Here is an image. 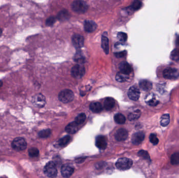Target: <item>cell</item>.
I'll list each match as a JSON object with an SVG mask.
<instances>
[{"label":"cell","instance_id":"cell-1","mask_svg":"<svg viewBox=\"0 0 179 178\" xmlns=\"http://www.w3.org/2000/svg\"><path fill=\"white\" fill-rule=\"evenodd\" d=\"M58 98L63 103H68L74 99V93L71 90L64 89L59 93Z\"/></svg>","mask_w":179,"mask_h":178},{"label":"cell","instance_id":"cell-2","mask_svg":"<svg viewBox=\"0 0 179 178\" xmlns=\"http://www.w3.org/2000/svg\"><path fill=\"white\" fill-rule=\"evenodd\" d=\"M133 165V161L127 158L119 159L116 163V166L120 170H126L129 169Z\"/></svg>","mask_w":179,"mask_h":178},{"label":"cell","instance_id":"cell-3","mask_svg":"<svg viewBox=\"0 0 179 178\" xmlns=\"http://www.w3.org/2000/svg\"><path fill=\"white\" fill-rule=\"evenodd\" d=\"M88 5L86 2L82 1H76L72 4L73 10L78 13H84L88 9Z\"/></svg>","mask_w":179,"mask_h":178},{"label":"cell","instance_id":"cell-4","mask_svg":"<svg viewBox=\"0 0 179 178\" xmlns=\"http://www.w3.org/2000/svg\"><path fill=\"white\" fill-rule=\"evenodd\" d=\"M45 174L51 178L56 176L57 174V167L56 164L53 161H50L46 164L44 168Z\"/></svg>","mask_w":179,"mask_h":178},{"label":"cell","instance_id":"cell-5","mask_svg":"<svg viewBox=\"0 0 179 178\" xmlns=\"http://www.w3.org/2000/svg\"><path fill=\"white\" fill-rule=\"evenodd\" d=\"M12 146L15 150L18 151L23 150L26 148V142L23 138H15L12 143Z\"/></svg>","mask_w":179,"mask_h":178},{"label":"cell","instance_id":"cell-6","mask_svg":"<svg viewBox=\"0 0 179 178\" xmlns=\"http://www.w3.org/2000/svg\"><path fill=\"white\" fill-rule=\"evenodd\" d=\"M164 78L168 79H176L179 77V72L174 68H167L163 72Z\"/></svg>","mask_w":179,"mask_h":178},{"label":"cell","instance_id":"cell-7","mask_svg":"<svg viewBox=\"0 0 179 178\" xmlns=\"http://www.w3.org/2000/svg\"><path fill=\"white\" fill-rule=\"evenodd\" d=\"M32 102L36 107L43 108L46 104V99L43 95L38 93L33 97Z\"/></svg>","mask_w":179,"mask_h":178},{"label":"cell","instance_id":"cell-8","mask_svg":"<svg viewBox=\"0 0 179 178\" xmlns=\"http://www.w3.org/2000/svg\"><path fill=\"white\" fill-rule=\"evenodd\" d=\"M85 69L80 65H76L71 69V74L73 77L80 78L85 74Z\"/></svg>","mask_w":179,"mask_h":178},{"label":"cell","instance_id":"cell-9","mask_svg":"<svg viewBox=\"0 0 179 178\" xmlns=\"http://www.w3.org/2000/svg\"><path fill=\"white\" fill-rule=\"evenodd\" d=\"M140 95V90L136 86H133L130 87L128 92V96L130 99L134 101L138 100Z\"/></svg>","mask_w":179,"mask_h":178},{"label":"cell","instance_id":"cell-10","mask_svg":"<svg viewBox=\"0 0 179 178\" xmlns=\"http://www.w3.org/2000/svg\"><path fill=\"white\" fill-rule=\"evenodd\" d=\"M72 41L76 49H80L84 46V40L83 36L79 34H75L72 36Z\"/></svg>","mask_w":179,"mask_h":178},{"label":"cell","instance_id":"cell-11","mask_svg":"<svg viewBox=\"0 0 179 178\" xmlns=\"http://www.w3.org/2000/svg\"><path fill=\"white\" fill-rule=\"evenodd\" d=\"M96 146L100 150H105L107 147V138L104 136L99 135L96 138Z\"/></svg>","mask_w":179,"mask_h":178},{"label":"cell","instance_id":"cell-12","mask_svg":"<svg viewBox=\"0 0 179 178\" xmlns=\"http://www.w3.org/2000/svg\"><path fill=\"white\" fill-rule=\"evenodd\" d=\"M61 175L64 178H69L74 172V168L67 165H63L61 169Z\"/></svg>","mask_w":179,"mask_h":178},{"label":"cell","instance_id":"cell-13","mask_svg":"<svg viewBox=\"0 0 179 178\" xmlns=\"http://www.w3.org/2000/svg\"><path fill=\"white\" fill-rule=\"evenodd\" d=\"M145 138V134L142 132H138L133 135L131 138L132 143L135 145H139L143 142Z\"/></svg>","mask_w":179,"mask_h":178},{"label":"cell","instance_id":"cell-14","mask_svg":"<svg viewBox=\"0 0 179 178\" xmlns=\"http://www.w3.org/2000/svg\"><path fill=\"white\" fill-rule=\"evenodd\" d=\"M128 135L127 131L124 129H119L116 132L115 138L118 141H123L127 138Z\"/></svg>","mask_w":179,"mask_h":178},{"label":"cell","instance_id":"cell-15","mask_svg":"<svg viewBox=\"0 0 179 178\" xmlns=\"http://www.w3.org/2000/svg\"><path fill=\"white\" fill-rule=\"evenodd\" d=\"M119 68L121 71L120 72L127 75L130 74L132 72L131 66L130 65V64L128 63L127 62H121L120 64L119 65Z\"/></svg>","mask_w":179,"mask_h":178},{"label":"cell","instance_id":"cell-16","mask_svg":"<svg viewBox=\"0 0 179 178\" xmlns=\"http://www.w3.org/2000/svg\"><path fill=\"white\" fill-rule=\"evenodd\" d=\"M84 27L85 31L88 32H92L95 30L97 28V25L92 21H86L84 22Z\"/></svg>","mask_w":179,"mask_h":178},{"label":"cell","instance_id":"cell-17","mask_svg":"<svg viewBox=\"0 0 179 178\" xmlns=\"http://www.w3.org/2000/svg\"><path fill=\"white\" fill-rule=\"evenodd\" d=\"M146 102L149 106L154 107L159 104V101L156 98V96L153 93H149L146 97Z\"/></svg>","mask_w":179,"mask_h":178},{"label":"cell","instance_id":"cell-18","mask_svg":"<svg viewBox=\"0 0 179 178\" xmlns=\"http://www.w3.org/2000/svg\"><path fill=\"white\" fill-rule=\"evenodd\" d=\"M139 87L141 89L145 91H149L152 89L153 84L150 81L148 80H142L139 81Z\"/></svg>","mask_w":179,"mask_h":178},{"label":"cell","instance_id":"cell-19","mask_svg":"<svg viewBox=\"0 0 179 178\" xmlns=\"http://www.w3.org/2000/svg\"><path fill=\"white\" fill-rule=\"evenodd\" d=\"M115 104V100L112 98L108 97L105 100L104 102V107L107 110H110L114 107Z\"/></svg>","mask_w":179,"mask_h":178},{"label":"cell","instance_id":"cell-20","mask_svg":"<svg viewBox=\"0 0 179 178\" xmlns=\"http://www.w3.org/2000/svg\"><path fill=\"white\" fill-rule=\"evenodd\" d=\"M78 124L76 123L75 121L71 122L67 126L65 129L67 132L69 134H74L77 132L78 130Z\"/></svg>","mask_w":179,"mask_h":178},{"label":"cell","instance_id":"cell-21","mask_svg":"<svg viewBox=\"0 0 179 178\" xmlns=\"http://www.w3.org/2000/svg\"><path fill=\"white\" fill-rule=\"evenodd\" d=\"M90 109L94 113H99L102 111L103 107L99 102H94L91 104Z\"/></svg>","mask_w":179,"mask_h":178},{"label":"cell","instance_id":"cell-22","mask_svg":"<svg viewBox=\"0 0 179 178\" xmlns=\"http://www.w3.org/2000/svg\"><path fill=\"white\" fill-rule=\"evenodd\" d=\"M102 47L103 48L105 53L108 54L109 52V43L108 38L107 36H103L102 38Z\"/></svg>","mask_w":179,"mask_h":178},{"label":"cell","instance_id":"cell-23","mask_svg":"<svg viewBox=\"0 0 179 178\" xmlns=\"http://www.w3.org/2000/svg\"><path fill=\"white\" fill-rule=\"evenodd\" d=\"M128 78H129L128 75L124 74V73H122L121 72H119L117 73L116 75V80L117 81L121 82V83L125 82L126 81H127Z\"/></svg>","mask_w":179,"mask_h":178},{"label":"cell","instance_id":"cell-24","mask_svg":"<svg viewBox=\"0 0 179 178\" xmlns=\"http://www.w3.org/2000/svg\"><path fill=\"white\" fill-rule=\"evenodd\" d=\"M170 118L169 114H165L162 115L160 120L161 125L163 127H167L170 123Z\"/></svg>","mask_w":179,"mask_h":178},{"label":"cell","instance_id":"cell-25","mask_svg":"<svg viewBox=\"0 0 179 178\" xmlns=\"http://www.w3.org/2000/svg\"><path fill=\"white\" fill-rule=\"evenodd\" d=\"M114 121L117 123V124H122L125 123L126 121V118L124 115L121 113H117L114 116Z\"/></svg>","mask_w":179,"mask_h":178},{"label":"cell","instance_id":"cell-26","mask_svg":"<svg viewBox=\"0 0 179 178\" xmlns=\"http://www.w3.org/2000/svg\"><path fill=\"white\" fill-rule=\"evenodd\" d=\"M74 59L75 61L78 63H84L85 62V58L80 51H78L76 52L74 57Z\"/></svg>","mask_w":179,"mask_h":178},{"label":"cell","instance_id":"cell-27","mask_svg":"<svg viewBox=\"0 0 179 178\" xmlns=\"http://www.w3.org/2000/svg\"><path fill=\"white\" fill-rule=\"evenodd\" d=\"M69 14L68 12V11L66 10L61 11L58 15V20L62 21L68 20L69 18Z\"/></svg>","mask_w":179,"mask_h":178},{"label":"cell","instance_id":"cell-28","mask_svg":"<svg viewBox=\"0 0 179 178\" xmlns=\"http://www.w3.org/2000/svg\"><path fill=\"white\" fill-rule=\"evenodd\" d=\"M140 115H141V112L140 110H137L132 113H130V115L128 116V119L130 121L137 120L140 117Z\"/></svg>","mask_w":179,"mask_h":178},{"label":"cell","instance_id":"cell-29","mask_svg":"<svg viewBox=\"0 0 179 178\" xmlns=\"http://www.w3.org/2000/svg\"><path fill=\"white\" fill-rule=\"evenodd\" d=\"M171 163L173 165H179V153H173L171 156Z\"/></svg>","mask_w":179,"mask_h":178},{"label":"cell","instance_id":"cell-30","mask_svg":"<svg viewBox=\"0 0 179 178\" xmlns=\"http://www.w3.org/2000/svg\"><path fill=\"white\" fill-rule=\"evenodd\" d=\"M70 136H66L62 138L59 140L58 142V144L59 146L60 147L64 146L66 145L68 143H69V142L70 140Z\"/></svg>","mask_w":179,"mask_h":178},{"label":"cell","instance_id":"cell-31","mask_svg":"<svg viewBox=\"0 0 179 178\" xmlns=\"http://www.w3.org/2000/svg\"><path fill=\"white\" fill-rule=\"evenodd\" d=\"M86 119V116L84 113H80L75 119V122L78 125L83 123Z\"/></svg>","mask_w":179,"mask_h":178},{"label":"cell","instance_id":"cell-32","mask_svg":"<svg viewBox=\"0 0 179 178\" xmlns=\"http://www.w3.org/2000/svg\"><path fill=\"white\" fill-rule=\"evenodd\" d=\"M170 57L174 61H179V49H174L171 53Z\"/></svg>","mask_w":179,"mask_h":178},{"label":"cell","instance_id":"cell-33","mask_svg":"<svg viewBox=\"0 0 179 178\" xmlns=\"http://www.w3.org/2000/svg\"><path fill=\"white\" fill-rule=\"evenodd\" d=\"M29 153L30 157H37L39 155V150L37 148H30L29 150Z\"/></svg>","mask_w":179,"mask_h":178},{"label":"cell","instance_id":"cell-34","mask_svg":"<svg viewBox=\"0 0 179 178\" xmlns=\"http://www.w3.org/2000/svg\"><path fill=\"white\" fill-rule=\"evenodd\" d=\"M51 134V131L49 129H46L41 131L39 133V136L41 138H47Z\"/></svg>","mask_w":179,"mask_h":178},{"label":"cell","instance_id":"cell-35","mask_svg":"<svg viewBox=\"0 0 179 178\" xmlns=\"http://www.w3.org/2000/svg\"><path fill=\"white\" fill-rule=\"evenodd\" d=\"M142 2L139 1H135L133 2L132 5H131V9L134 11H137V10L140 9V7H142Z\"/></svg>","mask_w":179,"mask_h":178},{"label":"cell","instance_id":"cell-36","mask_svg":"<svg viewBox=\"0 0 179 178\" xmlns=\"http://www.w3.org/2000/svg\"><path fill=\"white\" fill-rule=\"evenodd\" d=\"M138 155L139 156L142 157L145 159H146V160H148V161H150V158L149 156V153H148V152H146L145 150H140L138 152Z\"/></svg>","mask_w":179,"mask_h":178},{"label":"cell","instance_id":"cell-37","mask_svg":"<svg viewBox=\"0 0 179 178\" xmlns=\"http://www.w3.org/2000/svg\"><path fill=\"white\" fill-rule=\"evenodd\" d=\"M149 139L151 143L154 145L158 144L159 143V139L157 137L156 134H151L149 136Z\"/></svg>","mask_w":179,"mask_h":178},{"label":"cell","instance_id":"cell-38","mask_svg":"<svg viewBox=\"0 0 179 178\" xmlns=\"http://www.w3.org/2000/svg\"><path fill=\"white\" fill-rule=\"evenodd\" d=\"M117 37L119 38L120 41L122 42H125L127 39V34H125L124 32H119L117 35Z\"/></svg>","mask_w":179,"mask_h":178},{"label":"cell","instance_id":"cell-39","mask_svg":"<svg viewBox=\"0 0 179 178\" xmlns=\"http://www.w3.org/2000/svg\"><path fill=\"white\" fill-rule=\"evenodd\" d=\"M56 21V18L54 17H50L46 20V24L48 26H52Z\"/></svg>","mask_w":179,"mask_h":178},{"label":"cell","instance_id":"cell-40","mask_svg":"<svg viewBox=\"0 0 179 178\" xmlns=\"http://www.w3.org/2000/svg\"><path fill=\"white\" fill-rule=\"evenodd\" d=\"M126 51H122V52H117V53H116L115 54L116 57L117 58H123L126 55Z\"/></svg>","mask_w":179,"mask_h":178},{"label":"cell","instance_id":"cell-41","mask_svg":"<svg viewBox=\"0 0 179 178\" xmlns=\"http://www.w3.org/2000/svg\"><path fill=\"white\" fill-rule=\"evenodd\" d=\"M177 45H178V46H179V37L177 38Z\"/></svg>","mask_w":179,"mask_h":178},{"label":"cell","instance_id":"cell-42","mask_svg":"<svg viewBox=\"0 0 179 178\" xmlns=\"http://www.w3.org/2000/svg\"><path fill=\"white\" fill-rule=\"evenodd\" d=\"M3 86V82L2 81H0V88Z\"/></svg>","mask_w":179,"mask_h":178},{"label":"cell","instance_id":"cell-43","mask_svg":"<svg viewBox=\"0 0 179 178\" xmlns=\"http://www.w3.org/2000/svg\"><path fill=\"white\" fill-rule=\"evenodd\" d=\"M2 29H1L0 28V37H1V35H2Z\"/></svg>","mask_w":179,"mask_h":178}]
</instances>
